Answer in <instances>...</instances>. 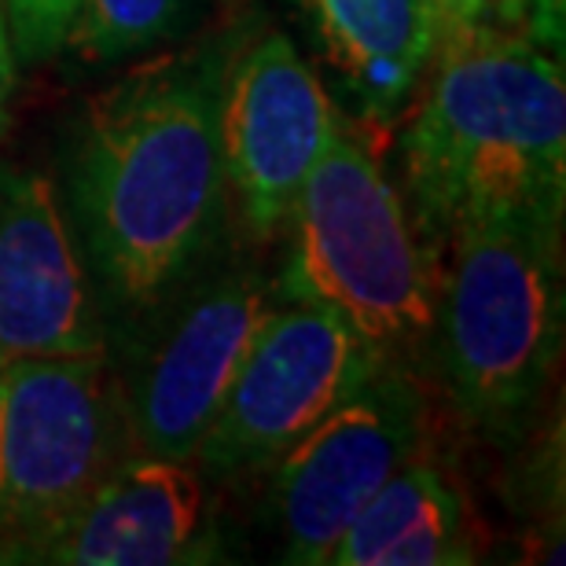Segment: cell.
Returning a JSON list of instances; mask_svg holds the SVG:
<instances>
[{"mask_svg":"<svg viewBox=\"0 0 566 566\" xmlns=\"http://www.w3.org/2000/svg\"><path fill=\"white\" fill-rule=\"evenodd\" d=\"M430 15L438 22V38L457 27H468V22H479L485 19V8L490 0H427Z\"/></svg>","mask_w":566,"mask_h":566,"instance_id":"obj_18","label":"cell"},{"mask_svg":"<svg viewBox=\"0 0 566 566\" xmlns=\"http://www.w3.org/2000/svg\"><path fill=\"white\" fill-rule=\"evenodd\" d=\"M563 19L566 0H490V8H485V22L518 30L548 52L563 49Z\"/></svg>","mask_w":566,"mask_h":566,"instance_id":"obj_16","label":"cell"},{"mask_svg":"<svg viewBox=\"0 0 566 566\" xmlns=\"http://www.w3.org/2000/svg\"><path fill=\"white\" fill-rule=\"evenodd\" d=\"M185 0H74L63 49L77 63L99 66L163 41L177 27Z\"/></svg>","mask_w":566,"mask_h":566,"instance_id":"obj_14","label":"cell"},{"mask_svg":"<svg viewBox=\"0 0 566 566\" xmlns=\"http://www.w3.org/2000/svg\"><path fill=\"white\" fill-rule=\"evenodd\" d=\"M276 305V287L258 269L232 265L185 276L137 316V335L118 368L122 401L140 452L191 460L221 398Z\"/></svg>","mask_w":566,"mask_h":566,"instance_id":"obj_6","label":"cell"},{"mask_svg":"<svg viewBox=\"0 0 566 566\" xmlns=\"http://www.w3.org/2000/svg\"><path fill=\"white\" fill-rule=\"evenodd\" d=\"M563 221L474 218L441 243L434 354L457 412L512 438L563 349Z\"/></svg>","mask_w":566,"mask_h":566,"instance_id":"obj_4","label":"cell"},{"mask_svg":"<svg viewBox=\"0 0 566 566\" xmlns=\"http://www.w3.org/2000/svg\"><path fill=\"white\" fill-rule=\"evenodd\" d=\"M74 0H4L11 49L22 63H44L63 49Z\"/></svg>","mask_w":566,"mask_h":566,"instance_id":"obj_15","label":"cell"},{"mask_svg":"<svg viewBox=\"0 0 566 566\" xmlns=\"http://www.w3.org/2000/svg\"><path fill=\"white\" fill-rule=\"evenodd\" d=\"M276 298L343 316L382 360H409L434 338L441 258L416 229L382 158L338 118L287 229Z\"/></svg>","mask_w":566,"mask_h":566,"instance_id":"obj_3","label":"cell"},{"mask_svg":"<svg viewBox=\"0 0 566 566\" xmlns=\"http://www.w3.org/2000/svg\"><path fill=\"white\" fill-rule=\"evenodd\" d=\"M107 349V327L52 180L0 169V365Z\"/></svg>","mask_w":566,"mask_h":566,"instance_id":"obj_10","label":"cell"},{"mask_svg":"<svg viewBox=\"0 0 566 566\" xmlns=\"http://www.w3.org/2000/svg\"><path fill=\"white\" fill-rule=\"evenodd\" d=\"M15 82H19V60H15V49H11V30H8V15H4V0H0V133L8 129L11 93H15Z\"/></svg>","mask_w":566,"mask_h":566,"instance_id":"obj_17","label":"cell"},{"mask_svg":"<svg viewBox=\"0 0 566 566\" xmlns=\"http://www.w3.org/2000/svg\"><path fill=\"white\" fill-rule=\"evenodd\" d=\"M133 452L107 349L0 365V563H19Z\"/></svg>","mask_w":566,"mask_h":566,"instance_id":"obj_5","label":"cell"},{"mask_svg":"<svg viewBox=\"0 0 566 566\" xmlns=\"http://www.w3.org/2000/svg\"><path fill=\"white\" fill-rule=\"evenodd\" d=\"M379 365L382 357L343 316L305 302L273 305L191 463L221 482L273 471L283 452L354 398Z\"/></svg>","mask_w":566,"mask_h":566,"instance_id":"obj_7","label":"cell"},{"mask_svg":"<svg viewBox=\"0 0 566 566\" xmlns=\"http://www.w3.org/2000/svg\"><path fill=\"white\" fill-rule=\"evenodd\" d=\"M479 559V530L468 504L434 463L409 460L360 507L332 566H468Z\"/></svg>","mask_w":566,"mask_h":566,"instance_id":"obj_13","label":"cell"},{"mask_svg":"<svg viewBox=\"0 0 566 566\" xmlns=\"http://www.w3.org/2000/svg\"><path fill=\"white\" fill-rule=\"evenodd\" d=\"M405 129V185L427 243L474 218L563 221L566 82L559 52L496 22L441 33Z\"/></svg>","mask_w":566,"mask_h":566,"instance_id":"obj_2","label":"cell"},{"mask_svg":"<svg viewBox=\"0 0 566 566\" xmlns=\"http://www.w3.org/2000/svg\"><path fill=\"white\" fill-rule=\"evenodd\" d=\"M327 63L371 126L409 104L438 44L427 0H298Z\"/></svg>","mask_w":566,"mask_h":566,"instance_id":"obj_12","label":"cell"},{"mask_svg":"<svg viewBox=\"0 0 566 566\" xmlns=\"http://www.w3.org/2000/svg\"><path fill=\"white\" fill-rule=\"evenodd\" d=\"M423 441V394L409 365L382 360L354 398L273 463V507L294 566H327L360 515Z\"/></svg>","mask_w":566,"mask_h":566,"instance_id":"obj_9","label":"cell"},{"mask_svg":"<svg viewBox=\"0 0 566 566\" xmlns=\"http://www.w3.org/2000/svg\"><path fill=\"white\" fill-rule=\"evenodd\" d=\"M218 552L207 474L191 460L133 452L19 563L180 566Z\"/></svg>","mask_w":566,"mask_h":566,"instance_id":"obj_11","label":"cell"},{"mask_svg":"<svg viewBox=\"0 0 566 566\" xmlns=\"http://www.w3.org/2000/svg\"><path fill=\"white\" fill-rule=\"evenodd\" d=\"M338 107L287 33L247 30L221 52L218 147L224 199L251 240H280L313 166L338 129Z\"/></svg>","mask_w":566,"mask_h":566,"instance_id":"obj_8","label":"cell"},{"mask_svg":"<svg viewBox=\"0 0 566 566\" xmlns=\"http://www.w3.org/2000/svg\"><path fill=\"white\" fill-rule=\"evenodd\" d=\"M221 52L163 55L85 104L71 202L111 310L137 321L196 273L221 221Z\"/></svg>","mask_w":566,"mask_h":566,"instance_id":"obj_1","label":"cell"}]
</instances>
